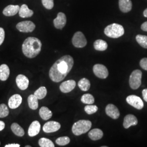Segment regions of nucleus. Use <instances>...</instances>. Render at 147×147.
<instances>
[{
  "label": "nucleus",
  "instance_id": "1",
  "mask_svg": "<svg viewBox=\"0 0 147 147\" xmlns=\"http://www.w3.org/2000/svg\"><path fill=\"white\" fill-rule=\"evenodd\" d=\"M74 59L70 55H65L53 64L49 71V77L55 82H59L66 78L74 65Z\"/></svg>",
  "mask_w": 147,
  "mask_h": 147
},
{
  "label": "nucleus",
  "instance_id": "2",
  "mask_svg": "<svg viewBox=\"0 0 147 147\" xmlns=\"http://www.w3.org/2000/svg\"><path fill=\"white\" fill-rule=\"evenodd\" d=\"M42 47V44L39 39L36 37H28L23 42L22 50L27 58H33L40 53Z\"/></svg>",
  "mask_w": 147,
  "mask_h": 147
},
{
  "label": "nucleus",
  "instance_id": "3",
  "mask_svg": "<svg viewBox=\"0 0 147 147\" xmlns=\"http://www.w3.org/2000/svg\"><path fill=\"white\" fill-rule=\"evenodd\" d=\"M92 127V122L88 120H80L75 123L72 127V132L76 136H80L88 131Z\"/></svg>",
  "mask_w": 147,
  "mask_h": 147
},
{
  "label": "nucleus",
  "instance_id": "4",
  "mask_svg": "<svg viewBox=\"0 0 147 147\" xmlns=\"http://www.w3.org/2000/svg\"><path fill=\"white\" fill-rule=\"evenodd\" d=\"M104 33L107 37L112 38H118L124 34V29L121 25L114 23L105 28Z\"/></svg>",
  "mask_w": 147,
  "mask_h": 147
},
{
  "label": "nucleus",
  "instance_id": "5",
  "mask_svg": "<svg viewBox=\"0 0 147 147\" xmlns=\"http://www.w3.org/2000/svg\"><path fill=\"white\" fill-rule=\"evenodd\" d=\"M142 71L138 69L132 71L129 79V85L132 89H138L141 84Z\"/></svg>",
  "mask_w": 147,
  "mask_h": 147
},
{
  "label": "nucleus",
  "instance_id": "6",
  "mask_svg": "<svg viewBox=\"0 0 147 147\" xmlns=\"http://www.w3.org/2000/svg\"><path fill=\"white\" fill-rule=\"evenodd\" d=\"M74 46L77 48H82L87 45V39L81 32H76L72 38Z\"/></svg>",
  "mask_w": 147,
  "mask_h": 147
},
{
  "label": "nucleus",
  "instance_id": "7",
  "mask_svg": "<svg viewBox=\"0 0 147 147\" xmlns=\"http://www.w3.org/2000/svg\"><path fill=\"white\" fill-rule=\"evenodd\" d=\"M16 28L21 32L28 33L33 31L36 28L35 24L31 21H24L16 25Z\"/></svg>",
  "mask_w": 147,
  "mask_h": 147
},
{
  "label": "nucleus",
  "instance_id": "8",
  "mask_svg": "<svg viewBox=\"0 0 147 147\" xmlns=\"http://www.w3.org/2000/svg\"><path fill=\"white\" fill-rule=\"evenodd\" d=\"M126 100L129 105L133 106L137 110H141L143 108V102L138 96L135 95H129L126 98Z\"/></svg>",
  "mask_w": 147,
  "mask_h": 147
},
{
  "label": "nucleus",
  "instance_id": "9",
  "mask_svg": "<svg viewBox=\"0 0 147 147\" xmlns=\"http://www.w3.org/2000/svg\"><path fill=\"white\" fill-rule=\"evenodd\" d=\"M93 72L95 75L100 79H106L109 76V71L107 68L100 64H96L94 65Z\"/></svg>",
  "mask_w": 147,
  "mask_h": 147
},
{
  "label": "nucleus",
  "instance_id": "10",
  "mask_svg": "<svg viewBox=\"0 0 147 147\" xmlns=\"http://www.w3.org/2000/svg\"><path fill=\"white\" fill-rule=\"evenodd\" d=\"M61 124L55 121H49L46 123L42 127L43 131L46 133L57 131L61 128Z\"/></svg>",
  "mask_w": 147,
  "mask_h": 147
},
{
  "label": "nucleus",
  "instance_id": "11",
  "mask_svg": "<svg viewBox=\"0 0 147 147\" xmlns=\"http://www.w3.org/2000/svg\"><path fill=\"white\" fill-rule=\"evenodd\" d=\"M76 84V82L73 80L65 81L61 84L59 89L62 93H68L75 88Z\"/></svg>",
  "mask_w": 147,
  "mask_h": 147
},
{
  "label": "nucleus",
  "instance_id": "12",
  "mask_svg": "<svg viewBox=\"0 0 147 147\" xmlns=\"http://www.w3.org/2000/svg\"><path fill=\"white\" fill-rule=\"evenodd\" d=\"M67 23V18L65 15L62 13L59 12L57 16L53 20V24L56 28L62 30L65 26Z\"/></svg>",
  "mask_w": 147,
  "mask_h": 147
},
{
  "label": "nucleus",
  "instance_id": "13",
  "mask_svg": "<svg viewBox=\"0 0 147 147\" xmlns=\"http://www.w3.org/2000/svg\"><path fill=\"white\" fill-rule=\"evenodd\" d=\"M105 111L106 115L113 119H118L120 116V113L118 108L115 105L113 104L107 105L105 109Z\"/></svg>",
  "mask_w": 147,
  "mask_h": 147
},
{
  "label": "nucleus",
  "instance_id": "14",
  "mask_svg": "<svg viewBox=\"0 0 147 147\" xmlns=\"http://www.w3.org/2000/svg\"><path fill=\"white\" fill-rule=\"evenodd\" d=\"M16 83L19 89L24 90L28 87L29 80L25 75L20 74L16 78Z\"/></svg>",
  "mask_w": 147,
  "mask_h": 147
},
{
  "label": "nucleus",
  "instance_id": "15",
  "mask_svg": "<svg viewBox=\"0 0 147 147\" xmlns=\"http://www.w3.org/2000/svg\"><path fill=\"white\" fill-rule=\"evenodd\" d=\"M22 98L21 95L18 94L13 95L8 100V106L11 109H16L19 107L22 103Z\"/></svg>",
  "mask_w": 147,
  "mask_h": 147
},
{
  "label": "nucleus",
  "instance_id": "16",
  "mask_svg": "<svg viewBox=\"0 0 147 147\" xmlns=\"http://www.w3.org/2000/svg\"><path fill=\"white\" fill-rule=\"evenodd\" d=\"M40 124L38 121H33L29 126L28 134L29 136L34 137L37 135L40 130Z\"/></svg>",
  "mask_w": 147,
  "mask_h": 147
},
{
  "label": "nucleus",
  "instance_id": "17",
  "mask_svg": "<svg viewBox=\"0 0 147 147\" xmlns=\"http://www.w3.org/2000/svg\"><path fill=\"white\" fill-rule=\"evenodd\" d=\"M138 123L136 117L133 115H126L123 121V126L125 129H129L130 126H135Z\"/></svg>",
  "mask_w": 147,
  "mask_h": 147
},
{
  "label": "nucleus",
  "instance_id": "18",
  "mask_svg": "<svg viewBox=\"0 0 147 147\" xmlns=\"http://www.w3.org/2000/svg\"><path fill=\"white\" fill-rule=\"evenodd\" d=\"M20 6L18 5H9L7 6L3 11V14L7 16H11L19 13Z\"/></svg>",
  "mask_w": 147,
  "mask_h": 147
},
{
  "label": "nucleus",
  "instance_id": "19",
  "mask_svg": "<svg viewBox=\"0 0 147 147\" xmlns=\"http://www.w3.org/2000/svg\"><path fill=\"white\" fill-rule=\"evenodd\" d=\"M119 6L121 11L123 13H127L131 10V0H119Z\"/></svg>",
  "mask_w": 147,
  "mask_h": 147
},
{
  "label": "nucleus",
  "instance_id": "20",
  "mask_svg": "<svg viewBox=\"0 0 147 147\" xmlns=\"http://www.w3.org/2000/svg\"><path fill=\"white\" fill-rule=\"evenodd\" d=\"M10 74L9 67L5 64L0 65V80L5 81L8 79Z\"/></svg>",
  "mask_w": 147,
  "mask_h": 147
},
{
  "label": "nucleus",
  "instance_id": "21",
  "mask_svg": "<svg viewBox=\"0 0 147 147\" xmlns=\"http://www.w3.org/2000/svg\"><path fill=\"white\" fill-rule=\"evenodd\" d=\"M19 14L22 18H30L33 15V11L30 9L26 5H22L20 8Z\"/></svg>",
  "mask_w": 147,
  "mask_h": 147
},
{
  "label": "nucleus",
  "instance_id": "22",
  "mask_svg": "<svg viewBox=\"0 0 147 147\" xmlns=\"http://www.w3.org/2000/svg\"><path fill=\"white\" fill-rule=\"evenodd\" d=\"M39 114L40 117L44 121H47L50 119L53 116V112L49 108L45 106H42L39 110Z\"/></svg>",
  "mask_w": 147,
  "mask_h": 147
},
{
  "label": "nucleus",
  "instance_id": "23",
  "mask_svg": "<svg viewBox=\"0 0 147 147\" xmlns=\"http://www.w3.org/2000/svg\"><path fill=\"white\" fill-rule=\"evenodd\" d=\"M103 132L99 129H94L88 133V136L93 141L100 140L103 136Z\"/></svg>",
  "mask_w": 147,
  "mask_h": 147
},
{
  "label": "nucleus",
  "instance_id": "24",
  "mask_svg": "<svg viewBox=\"0 0 147 147\" xmlns=\"http://www.w3.org/2000/svg\"><path fill=\"white\" fill-rule=\"evenodd\" d=\"M28 104L29 107L33 110H37L38 107V99L34 94L30 95L27 99Z\"/></svg>",
  "mask_w": 147,
  "mask_h": 147
},
{
  "label": "nucleus",
  "instance_id": "25",
  "mask_svg": "<svg viewBox=\"0 0 147 147\" xmlns=\"http://www.w3.org/2000/svg\"><path fill=\"white\" fill-rule=\"evenodd\" d=\"M11 130L17 136L22 137L25 135L24 130L18 123H13L11 125Z\"/></svg>",
  "mask_w": 147,
  "mask_h": 147
},
{
  "label": "nucleus",
  "instance_id": "26",
  "mask_svg": "<svg viewBox=\"0 0 147 147\" xmlns=\"http://www.w3.org/2000/svg\"><path fill=\"white\" fill-rule=\"evenodd\" d=\"M108 47L107 43L104 40L101 39H98L95 41L94 42V47L97 51H105Z\"/></svg>",
  "mask_w": 147,
  "mask_h": 147
},
{
  "label": "nucleus",
  "instance_id": "27",
  "mask_svg": "<svg viewBox=\"0 0 147 147\" xmlns=\"http://www.w3.org/2000/svg\"><path fill=\"white\" fill-rule=\"evenodd\" d=\"M78 86L80 89L82 91H88L90 87V83L89 80L83 78L81 79L78 82Z\"/></svg>",
  "mask_w": 147,
  "mask_h": 147
},
{
  "label": "nucleus",
  "instance_id": "28",
  "mask_svg": "<svg viewBox=\"0 0 147 147\" xmlns=\"http://www.w3.org/2000/svg\"><path fill=\"white\" fill-rule=\"evenodd\" d=\"M34 94L38 99L41 100L44 99L47 94V89L45 87H40L36 90Z\"/></svg>",
  "mask_w": 147,
  "mask_h": 147
},
{
  "label": "nucleus",
  "instance_id": "29",
  "mask_svg": "<svg viewBox=\"0 0 147 147\" xmlns=\"http://www.w3.org/2000/svg\"><path fill=\"white\" fill-rule=\"evenodd\" d=\"M81 100L84 104L87 105H91L94 102V98L93 96L90 94L83 95L81 97Z\"/></svg>",
  "mask_w": 147,
  "mask_h": 147
},
{
  "label": "nucleus",
  "instance_id": "30",
  "mask_svg": "<svg viewBox=\"0 0 147 147\" xmlns=\"http://www.w3.org/2000/svg\"><path fill=\"white\" fill-rule=\"evenodd\" d=\"M39 145L41 147H54L53 143L50 140L47 138H41L38 141Z\"/></svg>",
  "mask_w": 147,
  "mask_h": 147
},
{
  "label": "nucleus",
  "instance_id": "31",
  "mask_svg": "<svg viewBox=\"0 0 147 147\" xmlns=\"http://www.w3.org/2000/svg\"><path fill=\"white\" fill-rule=\"evenodd\" d=\"M137 42L144 49H147V36L144 35L138 34L136 37Z\"/></svg>",
  "mask_w": 147,
  "mask_h": 147
},
{
  "label": "nucleus",
  "instance_id": "32",
  "mask_svg": "<svg viewBox=\"0 0 147 147\" xmlns=\"http://www.w3.org/2000/svg\"><path fill=\"white\" fill-rule=\"evenodd\" d=\"M9 113V111L7 105L4 104L0 105V118H3L6 117L7 116H8Z\"/></svg>",
  "mask_w": 147,
  "mask_h": 147
},
{
  "label": "nucleus",
  "instance_id": "33",
  "mask_svg": "<svg viewBox=\"0 0 147 147\" xmlns=\"http://www.w3.org/2000/svg\"><path fill=\"white\" fill-rule=\"evenodd\" d=\"M98 108L97 106L91 105H87L84 107V111L88 115H92L97 112Z\"/></svg>",
  "mask_w": 147,
  "mask_h": 147
},
{
  "label": "nucleus",
  "instance_id": "34",
  "mask_svg": "<svg viewBox=\"0 0 147 147\" xmlns=\"http://www.w3.org/2000/svg\"><path fill=\"white\" fill-rule=\"evenodd\" d=\"M70 142V140L68 137H61L56 140V143L59 146H65Z\"/></svg>",
  "mask_w": 147,
  "mask_h": 147
},
{
  "label": "nucleus",
  "instance_id": "35",
  "mask_svg": "<svg viewBox=\"0 0 147 147\" xmlns=\"http://www.w3.org/2000/svg\"><path fill=\"white\" fill-rule=\"evenodd\" d=\"M43 6L47 9H53L54 6L53 0H42Z\"/></svg>",
  "mask_w": 147,
  "mask_h": 147
},
{
  "label": "nucleus",
  "instance_id": "36",
  "mask_svg": "<svg viewBox=\"0 0 147 147\" xmlns=\"http://www.w3.org/2000/svg\"><path fill=\"white\" fill-rule=\"evenodd\" d=\"M5 38V32L3 28L0 27V46L4 42Z\"/></svg>",
  "mask_w": 147,
  "mask_h": 147
},
{
  "label": "nucleus",
  "instance_id": "37",
  "mask_svg": "<svg viewBox=\"0 0 147 147\" xmlns=\"http://www.w3.org/2000/svg\"><path fill=\"white\" fill-rule=\"evenodd\" d=\"M140 64L143 69L147 71V58H142L140 62Z\"/></svg>",
  "mask_w": 147,
  "mask_h": 147
},
{
  "label": "nucleus",
  "instance_id": "38",
  "mask_svg": "<svg viewBox=\"0 0 147 147\" xmlns=\"http://www.w3.org/2000/svg\"><path fill=\"white\" fill-rule=\"evenodd\" d=\"M142 96L143 99L147 102V89H143L142 90Z\"/></svg>",
  "mask_w": 147,
  "mask_h": 147
},
{
  "label": "nucleus",
  "instance_id": "39",
  "mask_svg": "<svg viewBox=\"0 0 147 147\" xmlns=\"http://www.w3.org/2000/svg\"><path fill=\"white\" fill-rule=\"evenodd\" d=\"M5 147H20V145L19 144L16 143H12V144H8L5 145Z\"/></svg>",
  "mask_w": 147,
  "mask_h": 147
},
{
  "label": "nucleus",
  "instance_id": "40",
  "mask_svg": "<svg viewBox=\"0 0 147 147\" xmlns=\"http://www.w3.org/2000/svg\"><path fill=\"white\" fill-rule=\"evenodd\" d=\"M141 29L144 31L147 32V21L144 22L141 25Z\"/></svg>",
  "mask_w": 147,
  "mask_h": 147
},
{
  "label": "nucleus",
  "instance_id": "41",
  "mask_svg": "<svg viewBox=\"0 0 147 147\" xmlns=\"http://www.w3.org/2000/svg\"><path fill=\"white\" fill-rule=\"evenodd\" d=\"M5 127V123L3 121H0V131H2Z\"/></svg>",
  "mask_w": 147,
  "mask_h": 147
},
{
  "label": "nucleus",
  "instance_id": "42",
  "mask_svg": "<svg viewBox=\"0 0 147 147\" xmlns=\"http://www.w3.org/2000/svg\"><path fill=\"white\" fill-rule=\"evenodd\" d=\"M143 16H144L145 17L147 18V8L144 11H143Z\"/></svg>",
  "mask_w": 147,
  "mask_h": 147
},
{
  "label": "nucleus",
  "instance_id": "43",
  "mask_svg": "<svg viewBox=\"0 0 147 147\" xmlns=\"http://www.w3.org/2000/svg\"><path fill=\"white\" fill-rule=\"evenodd\" d=\"M25 147H31V146H26Z\"/></svg>",
  "mask_w": 147,
  "mask_h": 147
},
{
  "label": "nucleus",
  "instance_id": "44",
  "mask_svg": "<svg viewBox=\"0 0 147 147\" xmlns=\"http://www.w3.org/2000/svg\"><path fill=\"white\" fill-rule=\"evenodd\" d=\"M0 144H1V142H0Z\"/></svg>",
  "mask_w": 147,
  "mask_h": 147
}]
</instances>
